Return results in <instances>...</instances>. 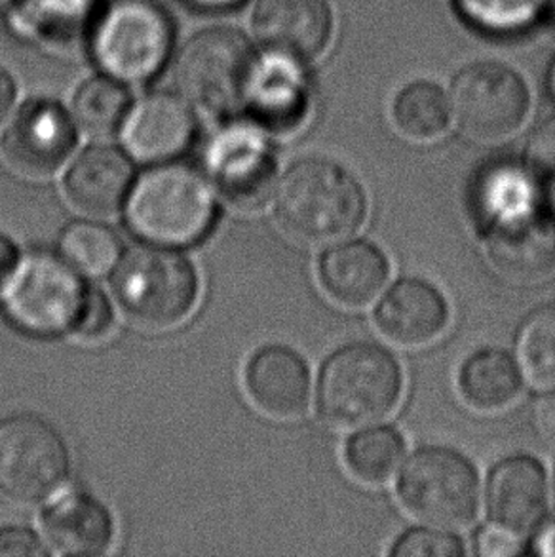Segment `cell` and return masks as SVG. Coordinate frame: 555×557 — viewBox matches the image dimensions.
I'll use <instances>...</instances> for the list:
<instances>
[{
    "label": "cell",
    "instance_id": "29",
    "mask_svg": "<svg viewBox=\"0 0 555 557\" xmlns=\"http://www.w3.org/2000/svg\"><path fill=\"white\" fill-rule=\"evenodd\" d=\"M60 249L61 256L88 274L111 271L124 253L119 234L99 221H75L65 226Z\"/></svg>",
    "mask_w": 555,
    "mask_h": 557
},
{
    "label": "cell",
    "instance_id": "11",
    "mask_svg": "<svg viewBox=\"0 0 555 557\" xmlns=\"http://www.w3.org/2000/svg\"><path fill=\"white\" fill-rule=\"evenodd\" d=\"M208 177L229 202L256 210L276 188V162L264 137L248 124L218 132L206 149Z\"/></svg>",
    "mask_w": 555,
    "mask_h": 557
},
{
    "label": "cell",
    "instance_id": "8",
    "mask_svg": "<svg viewBox=\"0 0 555 557\" xmlns=\"http://www.w3.org/2000/svg\"><path fill=\"white\" fill-rule=\"evenodd\" d=\"M256 55L234 29H208L188 38L175 63L180 96L206 113L225 114L242 106Z\"/></svg>",
    "mask_w": 555,
    "mask_h": 557
},
{
    "label": "cell",
    "instance_id": "39",
    "mask_svg": "<svg viewBox=\"0 0 555 557\" xmlns=\"http://www.w3.org/2000/svg\"><path fill=\"white\" fill-rule=\"evenodd\" d=\"M15 88L12 78L0 69V124L7 119V114L14 103Z\"/></svg>",
    "mask_w": 555,
    "mask_h": 557
},
{
    "label": "cell",
    "instance_id": "32",
    "mask_svg": "<svg viewBox=\"0 0 555 557\" xmlns=\"http://www.w3.org/2000/svg\"><path fill=\"white\" fill-rule=\"evenodd\" d=\"M465 554L457 536L442 529H415L392 546L394 557H460Z\"/></svg>",
    "mask_w": 555,
    "mask_h": 557
},
{
    "label": "cell",
    "instance_id": "17",
    "mask_svg": "<svg viewBox=\"0 0 555 557\" xmlns=\"http://www.w3.org/2000/svg\"><path fill=\"white\" fill-rule=\"evenodd\" d=\"M246 386L261 411L282 421L299 419L310 401L307 363L295 350L282 345L259 348L251 356Z\"/></svg>",
    "mask_w": 555,
    "mask_h": 557
},
{
    "label": "cell",
    "instance_id": "26",
    "mask_svg": "<svg viewBox=\"0 0 555 557\" xmlns=\"http://www.w3.org/2000/svg\"><path fill=\"white\" fill-rule=\"evenodd\" d=\"M533 172L514 164L489 168L476 188V210L481 223L511 211L539 206V190Z\"/></svg>",
    "mask_w": 555,
    "mask_h": 557
},
{
    "label": "cell",
    "instance_id": "40",
    "mask_svg": "<svg viewBox=\"0 0 555 557\" xmlns=\"http://www.w3.org/2000/svg\"><path fill=\"white\" fill-rule=\"evenodd\" d=\"M534 554L541 556H555V520L542 529L541 535L536 536Z\"/></svg>",
    "mask_w": 555,
    "mask_h": 557
},
{
    "label": "cell",
    "instance_id": "4",
    "mask_svg": "<svg viewBox=\"0 0 555 557\" xmlns=\"http://www.w3.org/2000/svg\"><path fill=\"white\" fill-rule=\"evenodd\" d=\"M113 271L116 301L141 327H173L195 309L200 280L177 248L147 242L122 253Z\"/></svg>",
    "mask_w": 555,
    "mask_h": 557
},
{
    "label": "cell",
    "instance_id": "9",
    "mask_svg": "<svg viewBox=\"0 0 555 557\" xmlns=\"http://www.w3.org/2000/svg\"><path fill=\"white\" fill-rule=\"evenodd\" d=\"M407 512L432 528H465L480 505V480L465 455L445 447L414 453L399 475Z\"/></svg>",
    "mask_w": 555,
    "mask_h": 557
},
{
    "label": "cell",
    "instance_id": "20",
    "mask_svg": "<svg viewBox=\"0 0 555 557\" xmlns=\"http://www.w3.org/2000/svg\"><path fill=\"white\" fill-rule=\"evenodd\" d=\"M271 53L256 60L242 107L267 129L284 132L299 122L305 107V86L297 60Z\"/></svg>",
    "mask_w": 555,
    "mask_h": 557
},
{
    "label": "cell",
    "instance_id": "23",
    "mask_svg": "<svg viewBox=\"0 0 555 557\" xmlns=\"http://www.w3.org/2000/svg\"><path fill=\"white\" fill-rule=\"evenodd\" d=\"M458 386L470 406L480 411H498L518 399L521 373L510 355L498 348H485L466 360Z\"/></svg>",
    "mask_w": 555,
    "mask_h": 557
},
{
    "label": "cell",
    "instance_id": "22",
    "mask_svg": "<svg viewBox=\"0 0 555 557\" xmlns=\"http://www.w3.org/2000/svg\"><path fill=\"white\" fill-rule=\"evenodd\" d=\"M388 261L369 242H348L325 251L320 280L328 294L346 307H363L381 294L388 280Z\"/></svg>",
    "mask_w": 555,
    "mask_h": 557
},
{
    "label": "cell",
    "instance_id": "21",
    "mask_svg": "<svg viewBox=\"0 0 555 557\" xmlns=\"http://www.w3.org/2000/svg\"><path fill=\"white\" fill-rule=\"evenodd\" d=\"M42 525L53 548L65 556H103L113 544V516L86 493L58 498L48 506Z\"/></svg>",
    "mask_w": 555,
    "mask_h": 557
},
{
    "label": "cell",
    "instance_id": "27",
    "mask_svg": "<svg viewBox=\"0 0 555 557\" xmlns=\"http://www.w3.org/2000/svg\"><path fill=\"white\" fill-rule=\"evenodd\" d=\"M406 453V442L394 429H369L346 444V467L360 482L384 483L396 474Z\"/></svg>",
    "mask_w": 555,
    "mask_h": 557
},
{
    "label": "cell",
    "instance_id": "37",
    "mask_svg": "<svg viewBox=\"0 0 555 557\" xmlns=\"http://www.w3.org/2000/svg\"><path fill=\"white\" fill-rule=\"evenodd\" d=\"M533 426L544 444L555 447V391L534 401Z\"/></svg>",
    "mask_w": 555,
    "mask_h": 557
},
{
    "label": "cell",
    "instance_id": "6",
    "mask_svg": "<svg viewBox=\"0 0 555 557\" xmlns=\"http://www.w3.org/2000/svg\"><path fill=\"white\" fill-rule=\"evenodd\" d=\"M172 20L152 0H114L99 17L91 52L99 67L121 83H145L172 52Z\"/></svg>",
    "mask_w": 555,
    "mask_h": 557
},
{
    "label": "cell",
    "instance_id": "38",
    "mask_svg": "<svg viewBox=\"0 0 555 557\" xmlns=\"http://www.w3.org/2000/svg\"><path fill=\"white\" fill-rule=\"evenodd\" d=\"M17 259H20V251H17L15 242L7 234H0V284L12 272Z\"/></svg>",
    "mask_w": 555,
    "mask_h": 557
},
{
    "label": "cell",
    "instance_id": "43",
    "mask_svg": "<svg viewBox=\"0 0 555 557\" xmlns=\"http://www.w3.org/2000/svg\"><path fill=\"white\" fill-rule=\"evenodd\" d=\"M550 187H552V206H554L555 210V183L554 185H550Z\"/></svg>",
    "mask_w": 555,
    "mask_h": 557
},
{
    "label": "cell",
    "instance_id": "18",
    "mask_svg": "<svg viewBox=\"0 0 555 557\" xmlns=\"http://www.w3.org/2000/svg\"><path fill=\"white\" fill-rule=\"evenodd\" d=\"M128 152L114 145H91L76 157L65 175V193L76 208L109 215L121 210L136 182Z\"/></svg>",
    "mask_w": 555,
    "mask_h": 557
},
{
    "label": "cell",
    "instance_id": "24",
    "mask_svg": "<svg viewBox=\"0 0 555 557\" xmlns=\"http://www.w3.org/2000/svg\"><path fill=\"white\" fill-rule=\"evenodd\" d=\"M98 0H20L23 30L38 40L69 45L96 17Z\"/></svg>",
    "mask_w": 555,
    "mask_h": 557
},
{
    "label": "cell",
    "instance_id": "42",
    "mask_svg": "<svg viewBox=\"0 0 555 557\" xmlns=\"http://www.w3.org/2000/svg\"><path fill=\"white\" fill-rule=\"evenodd\" d=\"M550 90H552V96H554L555 99V61L552 69H550Z\"/></svg>",
    "mask_w": 555,
    "mask_h": 557
},
{
    "label": "cell",
    "instance_id": "34",
    "mask_svg": "<svg viewBox=\"0 0 555 557\" xmlns=\"http://www.w3.org/2000/svg\"><path fill=\"white\" fill-rule=\"evenodd\" d=\"M529 170L536 177L555 183V116L541 124L527 147Z\"/></svg>",
    "mask_w": 555,
    "mask_h": 557
},
{
    "label": "cell",
    "instance_id": "12",
    "mask_svg": "<svg viewBox=\"0 0 555 557\" xmlns=\"http://www.w3.org/2000/svg\"><path fill=\"white\" fill-rule=\"evenodd\" d=\"M485 248L504 278L536 284L555 272V221L539 206L485 223Z\"/></svg>",
    "mask_w": 555,
    "mask_h": 557
},
{
    "label": "cell",
    "instance_id": "2",
    "mask_svg": "<svg viewBox=\"0 0 555 557\" xmlns=\"http://www.w3.org/2000/svg\"><path fill=\"white\" fill-rule=\"evenodd\" d=\"M276 215L299 240H341L360 228L368 200L358 180L337 162L305 159L276 183Z\"/></svg>",
    "mask_w": 555,
    "mask_h": 557
},
{
    "label": "cell",
    "instance_id": "31",
    "mask_svg": "<svg viewBox=\"0 0 555 557\" xmlns=\"http://www.w3.org/2000/svg\"><path fill=\"white\" fill-rule=\"evenodd\" d=\"M546 0H458L470 20L491 30H516L541 14Z\"/></svg>",
    "mask_w": 555,
    "mask_h": 557
},
{
    "label": "cell",
    "instance_id": "1",
    "mask_svg": "<svg viewBox=\"0 0 555 557\" xmlns=\"http://www.w3.org/2000/svg\"><path fill=\"white\" fill-rule=\"evenodd\" d=\"M124 218L141 240L188 248L202 242L218 221L215 187L196 166L158 162L130 188Z\"/></svg>",
    "mask_w": 555,
    "mask_h": 557
},
{
    "label": "cell",
    "instance_id": "25",
    "mask_svg": "<svg viewBox=\"0 0 555 557\" xmlns=\"http://www.w3.org/2000/svg\"><path fill=\"white\" fill-rule=\"evenodd\" d=\"M451 101L440 86L417 81L399 91L392 119L399 132L415 141H430L442 136L451 121Z\"/></svg>",
    "mask_w": 555,
    "mask_h": 557
},
{
    "label": "cell",
    "instance_id": "3",
    "mask_svg": "<svg viewBox=\"0 0 555 557\" xmlns=\"http://www.w3.org/2000/svg\"><path fill=\"white\" fill-rule=\"evenodd\" d=\"M88 294L90 287L69 259L33 249L0 284V312L17 332L53 339L75 330Z\"/></svg>",
    "mask_w": 555,
    "mask_h": 557
},
{
    "label": "cell",
    "instance_id": "14",
    "mask_svg": "<svg viewBox=\"0 0 555 557\" xmlns=\"http://www.w3.org/2000/svg\"><path fill=\"white\" fill-rule=\"evenodd\" d=\"M195 132L190 103L168 91H155L139 99L122 124L126 149L147 162L177 159L193 144Z\"/></svg>",
    "mask_w": 555,
    "mask_h": 557
},
{
    "label": "cell",
    "instance_id": "30",
    "mask_svg": "<svg viewBox=\"0 0 555 557\" xmlns=\"http://www.w3.org/2000/svg\"><path fill=\"white\" fill-rule=\"evenodd\" d=\"M518 352L527 376L536 386L555 388V307H544L521 325Z\"/></svg>",
    "mask_w": 555,
    "mask_h": 557
},
{
    "label": "cell",
    "instance_id": "13",
    "mask_svg": "<svg viewBox=\"0 0 555 557\" xmlns=\"http://www.w3.org/2000/svg\"><path fill=\"white\" fill-rule=\"evenodd\" d=\"M75 144V124L65 109L48 99H35L10 122L2 137V152L15 172L48 177L60 172Z\"/></svg>",
    "mask_w": 555,
    "mask_h": 557
},
{
    "label": "cell",
    "instance_id": "28",
    "mask_svg": "<svg viewBox=\"0 0 555 557\" xmlns=\"http://www.w3.org/2000/svg\"><path fill=\"white\" fill-rule=\"evenodd\" d=\"M75 116L84 132L91 136H111L128 116L130 94L121 81L111 76L90 78L75 96Z\"/></svg>",
    "mask_w": 555,
    "mask_h": 557
},
{
    "label": "cell",
    "instance_id": "33",
    "mask_svg": "<svg viewBox=\"0 0 555 557\" xmlns=\"http://www.w3.org/2000/svg\"><path fill=\"white\" fill-rule=\"evenodd\" d=\"M114 312L113 305L107 299L103 292H99L96 287H90V294L84 305L83 314L76 322V337L84 341L106 339L109 333L113 332Z\"/></svg>",
    "mask_w": 555,
    "mask_h": 557
},
{
    "label": "cell",
    "instance_id": "7",
    "mask_svg": "<svg viewBox=\"0 0 555 557\" xmlns=\"http://www.w3.org/2000/svg\"><path fill=\"white\" fill-rule=\"evenodd\" d=\"M71 455L60 430L29 411L0 421V497L35 505L65 483Z\"/></svg>",
    "mask_w": 555,
    "mask_h": 557
},
{
    "label": "cell",
    "instance_id": "15",
    "mask_svg": "<svg viewBox=\"0 0 555 557\" xmlns=\"http://www.w3.org/2000/svg\"><path fill=\"white\" fill-rule=\"evenodd\" d=\"M254 29L269 52L310 60L330 45L333 12L328 0H259Z\"/></svg>",
    "mask_w": 555,
    "mask_h": 557
},
{
    "label": "cell",
    "instance_id": "16",
    "mask_svg": "<svg viewBox=\"0 0 555 557\" xmlns=\"http://www.w3.org/2000/svg\"><path fill=\"white\" fill-rule=\"evenodd\" d=\"M548 478L541 462L511 457L496 465L488 485V508L496 525L526 535L548 510Z\"/></svg>",
    "mask_w": 555,
    "mask_h": 557
},
{
    "label": "cell",
    "instance_id": "41",
    "mask_svg": "<svg viewBox=\"0 0 555 557\" xmlns=\"http://www.w3.org/2000/svg\"><path fill=\"white\" fill-rule=\"evenodd\" d=\"M190 7L200 8V10H211V12H219V10H231V8L238 7L244 0H185Z\"/></svg>",
    "mask_w": 555,
    "mask_h": 557
},
{
    "label": "cell",
    "instance_id": "10",
    "mask_svg": "<svg viewBox=\"0 0 555 557\" xmlns=\"http://www.w3.org/2000/svg\"><path fill=\"white\" fill-rule=\"evenodd\" d=\"M449 101L451 113L466 136L485 144L516 134L531 103L523 78L495 61L462 69L453 81Z\"/></svg>",
    "mask_w": 555,
    "mask_h": 557
},
{
    "label": "cell",
    "instance_id": "36",
    "mask_svg": "<svg viewBox=\"0 0 555 557\" xmlns=\"http://www.w3.org/2000/svg\"><path fill=\"white\" fill-rule=\"evenodd\" d=\"M518 536L495 523L493 528L480 531V535L476 539V552L480 556H516L523 552Z\"/></svg>",
    "mask_w": 555,
    "mask_h": 557
},
{
    "label": "cell",
    "instance_id": "19",
    "mask_svg": "<svg viewBox=\"0 0 555 557\" xmlns=\"http://www.w3.org/2000/svg\"><path fill=\"white\" fill-rule=\"evenodd\" d=\"M375 320L386 339L402 347H422L442 335L449 322V307L424 280H399L384 295Z\"/></svg>",
    "mask_w": 555,
    "mask_h": 557
},
{
    "label": "cell",
    "instance_id": "5",
    "mask_svg": "<svg viewBox=\"0 0 555 557\" xmlns=\"http://www.w3.org/2000/svg\"><path fill=\"white\" fill-rule=\"evenodd\" d=\"M402 394L396 358L371 343H354L325 362L318 381V409L341 429H361L383 421Z\"/></svg>",
    "mask_w": 555,
    "mask_h": 557
},
{
    "label": "cell",
    "instance_id": "35",
    "mask_svg": "<svg viewBox=\"0 0 555 557\" xmlns=\"http://www.w3.org/2000/svg\"><path fill=\"white\" fill-rule=\"evenodd\" d=\"M50 548L45 541L25 525L0 529V557H45Z\"/></svg>",
    "mask_w": 555,
    "mask_h": 557
}]
</instances>
